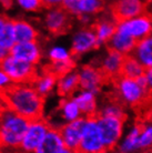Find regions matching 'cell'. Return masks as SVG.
Wrapping results in <instances>:
<instances>
[{
  "label": "cell",
  "mask_w": 152,
  "mask_h": 153,
  "mask_svg": "<svg viewBox=\"0 0 152 153\" xmlns=\"http://www.w3.org/2000/svg\"><path fill=\"white\" fill-rule=\"evenodd\" d=\"M17 42L40 41V32L34 25L25 19H13Z\"/></svg>",
  "instance_id": "19"
},
{
  "label": "cell",
  "mask_w": 152,
  "mask_h": 153,
  "mask_svg": "<svg viewBox=\"0 0 152 153\" xmlns=\"http://www.w3.org/2000/svg\"><path fill=\"white\" fill-rule=\"evenodd\" d=\"M139 40L136 38H133L131 36L127 35L124 32H122L121 30L117 29L113 37L111 38V40L106 45V47H110L113 49L118 50L122 53H131L133 50L137 48Z\"/></svg>",
  "instance_id": "21"
},
{
  "label": "cell",
  "mask_w": 152,
  "mask_h": 153,
  "mask_svg": "<svg viewBox=\"0 0 152 153\" xmlns=\"http://www.w3.org/2000/svg\"><path fill=\"white\" fill-rule=\"evenodd\" d=\"M0 4H1V6L4 8L9 9L12 6V0H0Z\"/></svg>",
  "instance_id": "35"
},
{
  "label": "cell",
  "mask_w": 152,
  "mask_h": 153,
  "mask_svg": "<svg viewBox=\"0 0 152 153\" xmlns=\"http://www.w3.org/2000/svg\"><path fill=\"white\" fill-rule=\"evenodd\" d=\"M152 146V126L143 123L141 134L138 141V149H145Z\"/></svg>",
  "instance_id": "29"
},
{
  "label": "cell",
  "mask_w": 152,
  "mask_h": 153,
  "mask_svg": "<svg viewBox=\"0 0 152 153\" xmlns=\"http://www.w3.org/2000/svg\"><path fill=\"white\" fill-rule=\"evenodd\" d=\"M0 99L29 121L43 118L46 98L31 83H13L0 94Z\"/></svg>",
  "instance_id": "1"
},
{
  "label": "cell",
  "mask_w": 152,
  "mask_h": 153,
  "mask_svg": "<svg viewBox=\"0 0 152 153\" xmlns=\"http://www.w3.org/2000/svg\"><path fill=\"white\" fill-rule=\"evenodd\" d=\"M118 29L127 35L131 36L141 41L145 38L151 37L152 33V11L149 10L147 13L128 20L118 26Z\"/></svg>",
  "instance_id": "11"
},
{
  "label": "cell",
  "mask_w": 152,
  "mask_h": 153,
  "mask_svg": "<svg viewBox=\"0 0 152 153\" xmlns=\"http://www.w3.org/2000/svg\"><path fill=\"white\" fill-rule=\"evenodd\" d=\"M86 124L82 132V138L77 151L82 153H108L110 152L104 146L101 132L95 118H86Z\"/></svg>",
  "instance_id": "6"
},
{
  "label": "cell",
  "mask_w": 152,
  "mask_h": 153,
  "mask_svg": "<svg viewBox=\"0 0 152 153\" xmlns=\"http://www.w3.org/2000/svg\"><path fill=\"white\" fill-rule=\"evenodd\" d=\"M17 2L26 11L40 12L45 9L42 0H17Z\"/></svg>",
  "instance_id": "30"
},
{
  "label": "cell",
  "mask_w": 152,
  "mask_h": 153,
  "mask_svg": "<svg viewBox=\"0 0 152 153\" xmlns=\"http://www.w3.org/2000/svg\"><path fill=\"white\" fill-rule=\"evenodd\" d=\"M62 8H65L69 13L75 16L76 18L79 15L92 16L103 13L108 6H107V0H79L76 4Z\"/></svg>",
  "instance_id": "16"
},
{
  "label": "cell",
  "mask_w": 152,
  "mask_h": 153,
  "mask_svg": "<svg viewBox=\"0 0 152 153\" xmlns=\"http://www.w3.org/2000/svg\"><path fill=\"white\" fill-rule=\"evenodd\" d=\"M12 84H13V82H12V80L9 78V76L0 68V94L4 91H6V90H7L10 85H12Z\"/></svg>",
  "instance_id": "31"
},
{
  "label": "cell",
  "mask_w": 152,
  "mask_h": 153,
  "mask_svg": "<svg viewBox=\"0 0 152 153\" xmlns=\"http://www.w3.org/2000/svg\"><path fill=\"white\" fill-rule=\"evenodd\" d=\"M101 43L98 40L95 30L91 26H83L79 31H77L72 39V45L70 49V54L73 59L79 58L83 53L95 49H99Z\"/></svg>",
  "instance_id": "9"
},
{
  "label": "cell",
  "mask_w": 152,
  "mask_h": 153,
  "mask_svg": "<svg viewBox=\"0 0 152 153\" xmlns=\"http://www.w3.org/2000/svg\"><path fill=\"white\" fill-rule=\"evenodd\" d=\"M108 11L115 23L120 26L128 20L147 13L149 6L145 0H113L108 4Z\"/></svg>",
  "instance_id": "4"
},
{
  "label": "cell",
  "mask_w": 152,
  "mask_h": 153,
  "mask_svg": "<svg viewBox=\"0 0 152 153\" xmlns=\"http://www.w3.org/2000/svg\"><path fill=\"white\" fill-rule=\"evenodd\" d=\"M75 16L69 13L65 8L54 7L47 9L43 16L42 25L47 32L52 37L67 35L73 27Z\"/></svg>",
  "instance_id": "5"
},
{
  "label": "cell",
  "mask_w": 152,
  "mask_h": 153,
  "mask_svg": "<svg viewBox=\"0 0 152 153\" xmlns=\"http://www.w3.org/2000/svg\"><path fill=\"white\" fill-rule=\"evenodd\" d=\"M59 153H73V151H72V150L68 149V148H63V149L61 150Z\"/></svg>",
  "instance_id": "38"
},
{
  "label": "cell",
  "mask_w": 152,
  "mask_h": 153,
  "mask_svg": "<svg viewBox=\"0 0 152 153\" xmlns=\"http://www.w3.org/2000/svg\"><path fill=\"white\" fill-rule=\"evenodd\" d=\"M57 111L59 112L60 118L66 121V123L77 120L80 117H82L81 111H80L77 102L73 99V97L61 98V100L59 101V104H58Z\"/></svg>",
  "instance_id": "24"
},
{
  "label": "cell",
  "mask_w": 152,
  "mask_h": 153,
  "mask_svg": "<svg viewBox=\"0 0 152 153\" xmlns=\"http://www.w3.org/2000/svg\"><path fill=\"white\" fill-rule=\"evenodd\" d=\"M145 76L148 79L149 85L152 88V65H145Z\"/></svg>",
  "instance_id": "34"
},
{
  "label": "cell",
  "mask_w": 152,
  "mask_h": 153,
  "mask_svg": "<svg viewBox=\"0 0 152 153\" xmlns=\"http://www.w3.org/2000/svg\"><path fill=\"white\" fill-rule=\"evenodd\" d=\"M8 20H9V17H8V16L0 13V37H1L2 32H4V27H6V25H7Z\"/></svg>",
  "instance_id": "33"
},
{
  "label": "cell",
  "mask_w": 152,
  "mask_h": 153,
  "mask_svg": "<svg viewBox=\"0 0 152 153\" xmlns=\"http://www.w3.org/2000/svg\"><path fill=\"white\" fill-rule=\"evenodd\" d=\"M65 0H42V2L45 4V9H51L54 7H60L63 4Z\"/></svg>",
  "instance_id": "32"
},
{
  "label": "cell",
  "mask_w": 152,
  "mask_h": 153,
  "mask_svg": "<svg viewBox=\"0 0 152 153\" xmlns=\"http://www.w3.org/2000/svg\"><path fill=\"white\" fill-rule=\"evenodd\" d=\"M50 128L51 124L45 117L30 121L19 150L22 153H34L41 144Z\"/></svg>",
  "instance_id": "7"
},
{
  "label": "cell",
  "mask_w": 152,
  "mask_h": 153,
  "mask_svg": "<svg viewBox=\"0 0 152 153\" xmlns=\"http://www.w3.org/2000/svg\"><path fill=\"white\" fill-rule=\"evenodd\" d=\"M90 26L95 30V35L98 37V40L101 45H107L110 41L111 38L115 33L117 29H118V25L112 19L109 11H108V13H106V11H104L102 16L95 18L90 23Z\"/></svg>",
  "instance_id": "15"
},
{
  "label": "cell",
  "mask_w": 152,
  "mask_h": 153,
  "mask_svg": "<svg viewBox=\"0 0 152 153\" xmlns=\"http://www.w3.org/2000/svg\"><path fill=\"white\" fill-rule=\"evenodd\" d=\"M106 49L108 52L107 57L102 61H100L99 63H95V65H98L99 69L101 70L106 79L107 85H111L117 79L121 78L122 63H123L126 53H122L110 47H106Z\"/></svg>",
  "instance_id": "10"
},
{
  "label": "cell",
  "mask_w": 152,
  "mask_h": 153,
  "mask_svg": "<svg viewBox=\"0 0 152 153\" xmlns=\"http://www.w3.org/2000/svg\"><path fill=\"white\" fill-rule=\"evenodd\" d=\"M58 78L56 76H53L52 73L48 72L46 70H43L40 67L39 70V74L37 76V79L34 81V85L36 90L41 94L43 98H46L49 96L50 93L53 91L54 87H57Z\"/></svg>",
  "instance_id": "23"
},
{
  "label": "cell",
  "mask_w": 152,
  "mask_h": 153,
  "mask_svg": "<svg viewBox=\"0 0 152 153\" xmlns=\"http://www.w3.org/2000/svg\"><path fill=\"white\" fill-rule=\"evenodd\" d=\"M66 148L59 128L51 126L46 137L34 153H59Z\"/></svg>",
  "instance_id": "17"
},
{
  "label": "cell",
  "mask_w": 152,
  "mask_h": 153,
  "mask_svg": "<svg viewBox=\"0 0 152 153\" xmlns=\"http://www.w3.org/2000/svg\"><path fill=\"white\" fill-rule=\"evenodd\" d=\"M0 68L7 73L13 83H34L39 74V65L8 56L0 63Z\"/></svg>",
  "instance_id": "3"
},
{
  "label": "cell",
  "mask_w": 152,
  "mask_h": 153,
  "mask_svg": "<svg viewBox=\"0 0 152 153\" xmlns=\"http://www.w3.org/2000/svg\"><path fill=\"white\" fill-rule=\"evenodd\" d=\"M73 99L79 107L81 114L84 118H98V104L95 99V93L91 91L80 90L77 96H73Z\"/></svg>",
  "instance_id": "18"
},
{
  "label": "cell",
  "mask_w": 152,
  "mask_h": 153,
  "mask_svg": "<svg viewBox=\"0 0 152 153\" xmlns=\"http://www.w3.org/2000/svg\"><path fill=\"white\" fill-rule=\"evenodd\" d=\"M78 1H79V0H65L63 4H61V7H68V6L76 4V2H78Z\"/></svg>",
  "instance_id": "37"
},
{
  "label": "cell",
  "mask_w": 152,
  "mask_h": 153,
  "mask_svg": "<svg viewBox=\"0 0 152 153\" xmlns=\"http://www.w3.org/2000/svg\"><path fill=\"white\" fill-rule=\"evenodd\" d=\"M0 153H22L19 149H0Z\"/></svg>",
  "instance_id": "36"
},
{
  "label": "cell",
  "mask_w": 152,
  "mask_h": 153,
  "mask_svg": "<svg viewBox=\"0 0 152 153\" xmlns=\"http://www.w3.org/2000/svg\"><path fill=\"white\" fill-rule=\"evenodd\" d=\"M143 74H145V65H142L132 53H127L122 63L121 78L137 80Z\"/></svg>",
  "instance_id": "22"
},
{
  "label": "cell",
  "mask_w": 152,
  "mask_h": 153,
  "mask_svg": "<svg viewBox=\"0 0 152 153\" xmlns=\"http://www.w3.org/2000/svg\"><path fill=\"white\" fill-rule=\"evenodd\" d=\"M77 63L76 59H69L66 61H59V62H48L46 65H42L41 68L43 70H46L48 72L52 73L53 76H56L59 79L61 76H63L67 73L71 72L76 69Z\"/></svg>",
  "instance_id": "25"
},
{
  "label": "cell",
  "mask_w": 152,
  "mask_h": 153,
  "mask_svg": "<svg viewBox=\"0 0 152 153\" xmlns=\"http://www.w3.org/2000/svg\"><path fill=\"white\" fill-rule=\"evenodd\" d=\"M29 123L0 99V149H19Z\"/></svg>",
  "instance_id": "2"
},
{
  "label": "cell",
  "mask_w": 152,
  "mask_h": 153,
  "mask_svg": "<svg viewBox=\"0 0 152 153\" xmlns=\"http://www.w3.org/2000/svg\"><path fill=\"white\" fill-rule=\"evenodd\" d=\"M97 122H98V126L101 132V137H102L104 146L110 152L113 151L117 142L122 135V129H123V124L126 121H123L117 117L99 115L98 113Z\"/></svg>",
  "instance_id": "8"
},
{
  "label": "cell",
  "mask_w": 152,
  "mask_h": 153,
  "mask_svg": "<svg viewBox=\"0 0 152 153\" xmlns=\"http://www.w3.org/2000/svg\"><path fill=\"white\" fill-rule=\"evenodd\" d=\"M48 60L50 62H59V61H66V60H69L71 59V54H70V51L66 50L65 48L62 47H53L48 51Z\"/></svg>",
  "instance_id": "28"
},
{
  "label": "cell",
  "mask_w": 152,
  "mask_h": 153,
  "mask_svg": "<svg viewBox=\"0 0 152 153\" xmlns=\"http://www.w3.org/2000/svg\"><path fill=\"white\" fill-rule=\"evenodd\" d=\"M148 6H152V0H145Z\"/></svg>",
  "instance_id": "39"
},
{
  "label": "cell",
  "mask_w": 152,
  "mask_h": 153,
  "mask_svg": "<svg viewBox=\"0 0 152 153\" xmlns=\"http://www.w3.org/2000/svg\"><path fill=\"white\" fill-rule=\"evenodd\" d=\"M10 56L39 65L42 59V47L40 41L17 42L10 50Z\"/></svg>",
  "instance_id": "14"
},
{
  "label": "cell",
  "mask_w": 152,
  "mask_h": 153,
  "mask_svg": "<svg viewBox=\"0 0 152 153\" xmlns=\"http://www.w3.org/2000/svg\"><path fill=\"white\" fill-rule=\"evenodd\" d=\"M131 53L143 65H152V38H145L138 43Z\"/></svg>",
  "instance_id": "26"
},
{
  "label": "cell",
  "mask_w": 152,
  "mask_h": 153,
  "mask_svg": "<svg viewBox=\"0 0 152 153\" xmlns=\"http://www.w3.org/2000/svg\"><path fill=\"white\" fill-rule=\"evenodd\" d=\"M86 121L87 119L84 117H80L79 119L65 123L59 128L66 148L72 151L78 150L81 138H82V132H83Z\"/></svg>",
  "instance_id": "13"
},
{
  "label": "cell",
  "mask_w": 152,
  "mask_h": 153,
  "mask_svg": "<svg viewBox=\"0 0 152 153\" xmlns=\"http://www.w3.org/2000/svg\"><path fill=\"white\" fill-rule=\"evenodd\" d=\"M77 91H80V76L78 71H71L58 79L57 93L61 98L73 97Z\"/></svg>",
  "instance_id": "20"
},
{
  "label": "cell",
  "mask_w": 152,
  "mask_h": 153,
  "mask_svg": "<svg viewBox=\"0 0 152 153\" xmlns=\"http://www.w3.org/2000/svg\"><path fill=\"white\" fill-rule=\"evenodd\" d=\"M80 76V90L91 91L99 93L103 85H106V79L101 70L95 63H88L81 67L79 71Z\"/></svg>",
  "instance_id": "12"
},
{
  "label": "cell",
  "mask_w": 152,
  "mask_h": 153,
  "mask_svg": "<svg viewBox=\"0 0 152 153\" xmlns=\"http://www.w3.org/2000/svg\"><path fill=\"white\" fill-rule=\"evenodd\" d=\"M17 41H16L15 37V26H13V19L9 18L7 25L4 27V30L2 35L0 37V48L6 50H11V48L15 46Z\"/></svg>",
  "instance_id": "27"
},
{
  "label": "cell",
  "mask_w": 152,
  "mask_h": 153,
  "mask_svg": "<svg viewBox=\"0 0 152 153\" xmlns=\"http://www.w3.org/2000/svg\"><path fill=\"white\" fill-rule=\"evenodd\" d=\"M73 153H82V152H80V151H73Z\"/></svg>",
  "instance_id": "40"
}]
</instances>
